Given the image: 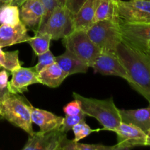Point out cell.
<instances>
[{
    "mask_svg": "<svg viewBox=\"0 0 150 150\" xmlns=\"http://www.w3.org/2000/svg\"><path fill=\"white\" fill-rule=\"evenodd\" d=\"M63 111H64V113L66 115L69 116L77 115V114L83 112L81 102L77 99H75L74 100L67 103L63 108Z\"/></svg>",
    "mask_w": 150,
    "mask_h": 150,
    "instance_id": "cell-29",
    "label": "cell"
},
{
    "mask_svg": "<svg viewBox=\"0 0 150 150\" xmlns=\"http://www.w3.org/2000/svg\"><path fill=\"white\" fill-rule=\"evenodd\" d=\"M19 8L21 22L26 28L38 32L42 26L44 10L40 0H26Z\"/></svg>",
    "mask_w": 150,
    "mask_h": 150,
    "instance_id": "cell-12",
    "label": "cell"
},
{
    "mask_svg": "<svg viewBox=\"0 0 150 150\" xmlns=\"http://www.w3.org/2000/svg\"><path fill=\"white\" fill-rule=\"evenodd\" d=\"M56 62L67 76L76 73H85L89 67L68 50H66L64 54L59 57H56Z\"/></svg>",
    "mask_w": 150,
    "mask_h": 150,
    "instance_id": "cell-17",
    "label": "cell"
},
{
    "mask_svg": "<svg viewBox=\"0 0 150 150\" xmlns=\"http://www.w3.org/2000/svg\"><path fill=\"white\" fill-rule=\"evenodd\" d=\"M11 2V0H0V7L6 4H10Z\"/></svg>",
    "mask_w": 150,
    "mask_h": 150,
    "instance_id": "cell-34",
    "label": "cell"
},
{
    "mask_svg": "<svg viewBox=\"0 0 150 150\" xmlns=\"http://www.w3.org/2000/svg\"><path fill=\"white\" fill-rule=\"evenodd\" d=\"M72 130H73L75 136V139L73 140L77 142H79V141L84 139L86 136H88L91 133H93L94 131H95V130H92L90 128V127L85 122L84 120H82L81 122L76 124L72 128Z\"/></svg>",
    "mask_w": 150,
    "mask_h": 150,
    "instance_id": "cell-26",
    "label": "cell"
},
{
    "mask_svg": "<svg viewBox=\"0 0 150 150\" xmlns=\"http://www.w3.org/2000/svg\"><path fill=\"white\" fill-rule=\"evenodd\" d=\"M86 116V115L83 112L80 113V114H77V115H66L65 117L63 118L62 125L61 127H60V130L62 133H67L69 130H72V128L76 124L81 122L82 120H84Z\"/></svg>",
    "mask_w": 150,
    "mask_h": 150,
    "instance_id": "cell-25",
    "label": "cell"
},
{
    "mask_svg": "<svg viewBox=\"0 0 150 150\" xmlns=\"http://www.w3.org/2000/svg\"><path fill=\"white\" fill-rule=\"evenodd\" d=\"M120 26L123 40L150 55L146 46L150 40V23L120 22Z\"/></svg>",
    "mask_w": 150,
    "mask_h": 150,
    "instance_id": "cell-8",
    "label": "cell"
},
{
    "mask_svg": "<svg viewBox=\"0 0 150 150\" xmlns=\"http://www.w3.org/2000/svg\"><path fill=\"white\" fill-rule=\"evenodd\" d=\"M58 150H114V146H107L102 144H80L74 140H68L65 136L62 140Z\"/></svg>",
    "mask_w": 150,
    "mask_h": 150,
    "instance_id": "cell-21",
    "label": "cell"
},
{
    "mask_svg": "<svg viewBox=\"0 0 150 150\" xmlns=\"http://www.w3.org/2000/svg\"><path fill=\"white\" fill-rule=\"evenodd\" d=\"M103 20L120 23L117 2L113 0H97L94 23Z\"/></svg>",
    "mask_w": 150,
    "mask_h": 150,
    "instance_id": "cell-20",
    "label": "cell"
},
{
    "mask_svg": "<svg viewBox=\"0 0 150 150\" xmlns=\"http://www.w3.org/2000/svg\"><path fill=\"white\" fill-rule=\"evenodd\" d=\"M9 74L6 70L0 71V89H7Z\"/></svg>",
    "mask_w": 150,
    "mask_h": 150,
    "instance_id": "cell-31",
    "label": "cell"
},
{
    "mask_svg": "<svg viewBox=\"0 0 150 150\" xmlns=\"http://www.w3.org/2000/svg\"><path fill=\"white\" fill-rule=\"evenodd\" d=\"M51 37L45 32H35V36L28 40L29 45L37 56L42 54L49 50Z\"/></svg>",
    "mask_w": 150,
    "mask_h": 150,
    "instance_id": "cell-23",
    "label": "cell"
},
{
    "mask_svg": "<svg viewBox=\"0 0 150 150\" xmlns=\"http://www.w3.org/2000/svg\"><path fill=\"white\" fill-rule=\"evenodd\" d=\"M146 46H147V49L149 51V54H150V40H148L147 42H146Z\"/></svg>",
    "mask_w": 150,
    "mask_h": 150,
    "instance_id": "cell-37",
    "label": "cell"
},
{
    "mask_svg": "<svg viewBox=\"0 0 150 150\" xmlns=\"http://www.w3.org/2000/svg\"><path fill=\"white\" fill-rule=\"evenodd\" d=\"M146 146H150V129L146 132Z\"/></svg>",
    "mask_w": 150,
    "mask_h": 150,
    "instance_id": "cell-35",
    "label": "cell"
},
{
    "mask_svg": "<svg viewBox=\"0 0 150 150\" xmlns=\"http://www.w3.org/2000/svg\"><path fill=\"white\" fill-rule=\"evenodd\" d=\"M20 22L19 7L18 6L6 4L0 7V25L15 26Z\"/></svg>",
    "mask_w": 150,
    "mask_h": 150,
    "instance_id": "cell-22",
    "label": "cell"
},
{
    "mask_svg": "<svg viewBox=\"0 0 150 150\" xmlns=\"http://www.w3.org/2000/svg\"><path fill=\"white\" fill-rule=\"evenodd\" d=\"M12 79L7 88L12 94H21L28 91L29 86L39 83L38 73L35 67H19L12 72Z\"/></svg>",
    "mask_w": 150,
    "mask_h": 150,
    "instance_id": "cell-13",
    "label": "cell"
},
{
    "mask_svg": "<svg viewBox=\"0 0 150 150\" xmlns=\"http://www.w3.org/2000/svg\"><path fill=\"white\" fill-rule=\"evenodd\" d=\"M25 1H26V0H11V2L10 4L18 6L19 7Z\"/></svg>",
    "mask_w": 150,
    "mask_h": 150,
    "instance_id": "cell-33",
    "label": "cell"
},
{
    "mask_svg": "<svg viewBox=\"0 0 150 150\" xmlns=\"http://www.w3.org/2000/svg\"><path fill=\"white\" fill-rule=\"evenodd\" d=\"M114 132L117 135V144L114 146V150L146 146V133L134 125L122 122Z\"/></svg>",
    "mask_w": 150,
    "mask_h": 150,
    "instance_id": "cell-9",
    "label": "cell"
},
{
    "mask_svg": "<svg viewBox=\"0 0 150 150\" xmlns=\"http://www.w3.org/2000/svg\"><path fill=\"white\" fill-rule=\"evenodd\" d=\"M149 1H150V0H149Z\"/></svg>",
    "mask_w": 150,
    "mask_h": 150,
    "instance_id": "cell-40",
    "label": "cell"
},
{
    "mask_svg": "<svg viewBox=\"0 0 150 150\" xmlns=\"http://www.w3.org/2000/svg\"><path fill=\"white\" fill-rule=\"evenodd\" d=\"M31 117L32 123L39 126L41 132H48L60 129L64 118L45 110L35 108L32 105Z\"/></svg>",
    "mask_w": 150,
    "mask_h": 150,
    "instance_id": "cell-15",
    "label": "cell"
},
{
    "mask_svg": "<svg viewBox=\"0 0 150 150\" xmlns=\"http://www.w3.org/2000/svg\"><path fill=\"white\" fill-rule=\"evenodd\" d=\"M73 16L65 6H58L38 32L49 34L55 40L63 39L74 31Z\"/></svg>",
    "mask_w": 150,
    "mask_h": 150,
    "instance_id": "cell-6",
    "label": "cell"
},
{
    "mask_svg": "<svg viewBox=\"0 0 150 150\" xmlns=\"http://www.w3.org/2000/svg\"><path fill=\"white\" fill-rule=\"evenodd\" d=\"M97 0H86L73 16L74 30L87 31L94 23Z\"/></svg>",
    "mask_w": 150,
    "mask_h": 150,
    "instance_id": "cell-16",
    "label": "cell"
},
{
    "mask_svg": "<svg viewBox=\"0 0 150 150\" xmlns=\"http://www.w3.org/2000/svg\"><path fill=\"white\" fill-rule=\"evenodd\" d=\"M57 1L59 2V4L62 6H64L65 5V2L66 0H57Z\"/></svg>",
    "mask_w": 150,
    "mask_h": 150,
    "instance_id": "cell-36",
    "label": "cell"
},
{
    "mask_svg": "<svg viewBox=\"0 0 150 150\" xmlns=\"http://www.w3.org/2000/svg\"><path fill=\"white\" fill-rule=\"evenodd\" d=\"M92 67L102 75L119 76L129 81L128 74L116 52L100 51Z\"/></svg>",
    "mask_w": 150,
    "mask_h": 150,
    "instance_id": "cell-10",
    "label": "cell"
},
{
    "mask_svg": "<svg viewBox=\"0 0 150 150\" xmlns=\"http://www.w3.org/2000/svg\"><path fill=\"white\" fill-rule=\"evenodd\" d=\"M66 50L79 57L89 67H92L101 50L88 36L86 31L74 30L62 39Z\"/></svg>",
    "mask_w": 150,
    "mask_h": 150,
    "instance_id": "cell-5",
    "label": "cell"
},
{
    "mask_svg": "<svg viewBox=\"0 0 150 150\" xmlns=\"http://www.w3.org/2000/svg\"><path fill=\"white\" fill-rule=\"evenodd\" d=\"M113 1H115V2H118V1H121V0H113Z\"/></svg>",
    "mask_w": 150,
    "mask_h": 150,
    "instance_id": "cell-38",
    "label": "cell"
},
{
    "mask_svg": "<svg viewBox=\"0 0 150 150\" xmlns=\"http://www.w3.org/2000/svg\"><path fill=\"white\" fill-rule=\"evenodd\" d=\"M38 76L40 83L50 88L59 87L67 77L56 62L40 70Z\"/></svg>",
    "mask_w": 150,
    "mask_h": 150,
    "instance_id": "cell-19",
    "label": "cell"
},
{
    "mask_svg": "<svg viewBox=\"0 0 150 150\" xmlns=\"http://www.w3.org/2000/svg\"><path fill=\"white\" fill-rule=\"evenodd\" d=\"M10 94V92H9L8 88L5 89H0V103H1V101Z\"/></svg>",
    "mask_w": 150,
    "mask_h": 150,
    "instance_id": "cell-32",
    "label": "cell"
},
{
    "mask_svg": "<svg viewBox=\"0 0 150 150\" xmlns=\"http://www.w3.org/2000/svg\"><path fill=\"white\" fill-rule=\"evenodd\" d=\"M30 38L27 28L22 22L15 26L6 24L0 26V48L28 42Z\"/></svg>",
    "mask_w": 150,
    "mask_h": 150,
    "instance_id": "cell-14",
    "label": "cell"
},
{
    "mask_svg": "<svg viewBox=\"0 0 150 150\" xmlns=\"http://www.w3.org/2000/svg\"><path fill=\"white\" fill-rule=\"evenodd\" d=\"M73 95L81 102L83 112L96 119L105 130L114 132L122 122L120 109L116 106L112 98L98 100L85 98L76 92H73Z\"/></svg>",
    "mask_w": 150,
    "mask_h": 150,
    "instance_id": "cell-2",
    "label": "cell"
},
{
    "mask_svg": "<svg viewBox=\"0 0 150 150\" xmlns=\"http://www.w3.org/2000/svg\"><path fill=\"white\" fill-rule=\"evenodd\" d=\"M117 6L120 22L150 23L149 0H121Z\"/></svg>",
    "mask_w": 150,
    "mask_h": 150,
    "instance_id": "cell-7",
    "label": "cell"
},
{
    "mask_svg": "<svg viewBox=\"0 0 150 150\" xmlns=\"http://www.w3.org/2000/svg\"><path fill=\"white\" fill-rule=\"evenodd\" d=\"M66 133L59 130L48 132H34L29 136L23 150H58Z\"/></svg>",
    "mask_w": 150,
    "mask_h": 150,
    "instance_id": "cell-11",
    "label": "cell"
},
{
    "mask_svg": "<svg viewBox=\"0 0 150 150\" xmlns=\"http://www.w3.org/2000/svg\"><path fill=\"white\" fill-rule=\"evenodd\" d=\"M38 62L36 65L35 66V69L38 73H39L40 70L45 68L47 66L53 64L56 62V57H54V54H52L50 50H48L46 52L43 53L42 54H40L38 56Z\"/></svg>",
    "mask_w": 150,
    "mask_h": 150,
    "instance_id": "cell-27",
    "label": "cell"
},
{
    "mask_svg": "<svg viewBox=\"0 0 150 150\" xmlns=\"http://www.w3.org/2000/svg\"><path fill=\"white\" fill-rule=\"evenodd\" d=\"M18 51L4 52L0 48V68H4L12 73L21 67V62L18 59Z\"/></svg>",
    "mask_w": 150,
    "mask_h": 150,
    "instance_id": "cell-24",
    "label": "cell"
},
{
    "mask_svg": "<svg viewBox=\"0 0 150 150\" xmlns=\"http://www.w3.org/2000/svg\"><path fill=\"white\" fill-rule=\"evenodd\" d=\"M2 117H1V112H0V119H1Z\"/></svg>",
    "mask_w": 150,
    "mask_h": 150,
    "instance_id": "cell-39",
    "label": "cell"
},
{
    "mask_svg": "<svg viewBox=\"0 0 150 150\" xmlns=\"http://www.w3.org/2000/svg\"><path fill=\"white\" fill-rule=\"evenodd\" d=\"M86 33L101 51L116 52L117 46L122 40L120 23L112 21L95 22L87 29Z\"/></svg>",
    "mask_w": 150,
    "mask_h": 150,
    "instance_id": "cell-4",
    "label": "cell"
},
{
    "mask_svg": "<svg viewBox=\"0 0 150 150\" xmlns=\"http://www.w3.org/2000/svg\"><path fill=\"white\" fill-rule=\"evenodd\" d=\"M122 122L137 126L146 133L150 129V105L139 109L120 110Z\"/></svg>",
    "mask_w": 150,
    "mask_h": 150,
    "instance_id": "cell-18",
    "label": "cell"
},
{
    "mask_svg": "<svg viewBox=\"0 0 150 150\" xmlns=\"http://www.w3.org/2000/svg\"><path fill=\"white\" fill-rule=\"evenodd\" d=\"M40 1L42 4L44 10L43 19H42V26H41V27H42L45 24V22L47 21V20L49 18L50 16H51L54 10L60 4H59L57 0H40Z\"/></svg>",
    "mask_w": 150,
    "mask_h": 150,
    "instance_id": "cell-28",
    "label": "cell"
},
{
    "mask_svg": "<svg viewBox=\"0 0 150 150\" xmlns=\"http://www.w3.org/2000/svg\"><path fill=\"white\" fill-rule=\"evenodd\" d=\"M31 111L32 105L26 103L18 94L10 93L0 103L1 117L24 130L29 136L34 133Z\"/></svg>",
    "mask_w": 150,
    "mask_h": 150,
    "instance_id": "cell-3",
    "label": "cell"
},
{
    "mask_svg": "<svg viewBox=\"0 0 150 150\" xmlns=\"http://www.w3.org/2000/svg\"><path fill=\"white\" fill-rule=\"evenodd\" d=\"M86 0H66L65 7L73 13V15L76 14L78 10L80 9L82 4L86 1Z\"/></svg>",
    "mask_w": 150,
    "mask_h": 150,
    "instance_id": "cell-30",
    "label": "cell"
},
{
    "mask_svg": "<svg viewBox=\"0 0 150 150\" xmlns=\"http://www.w3.org/2000/svg\"><path fill=\"white\" fill-rule=\"evenodd\" d=\"M116 53L128 74V83L150 105V55L123 40L117 46Z\"/></svg>",
    "mask_w": 150,
    "mask_h": 150,
    "instance_id": "cell-1",
    "label": "cell"
}]
</instances>
